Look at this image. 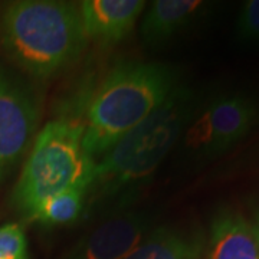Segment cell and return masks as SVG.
Wrapping results in <instances>:
<instances>
[{
	"mask_svg": "<svg viewBox=\"0 0 259 259\" xmlns=\"http://www.w3.org/2000/svg\"><path fill=\"white\" fill-rule=\"evenodd\" d=\"M197 98L177 85L154 111L97 160L87 202L120 207L154 175L196 114Z\"/></svg>",
	"mask_w": 259,
	"mask_h": 259,
	"instance_id": "1",
	"label": "cell"
},
{
	"mask_svg": "<svg viewBox=\"0 0 259 259\" xmlns=\"http://www.w3.org/2000/svg\"><path fill=\"white\" fill-rule=\"evenodd\" d=\"M180 75L161 62L127 61L115 65L97 87L82 121V146L95 161L176 88Z\"/></svg>",
	"mask_w": 259,
	"mask_h": 259,
	"instance_id": "2",
	"label": "cell"
},
{
	"mask_svg": "<svg viewBox=\"0 0 259 259\" xmlns=\"http://www.w3.org/2000/svg\"><path fill=\"white\" fill-rule=\"evenodd\" d=\"M87 35L78 5L59 0H19L0 18V42L22 71L47 79L82 54Z\"/></svg>",
	"mask_w": 259,
	"mask_h": 259,
	"instance_id": "3",
	"label": "cell"
},
{
	"mask_svg": "<svg viewBox=\"0 0 259 259\" xmlns=\"http://www.w3.org/2000/svg\"><path fill=\"white\" fill-rule=\"evenodd\" d=\"M82 121L58 118L39 131L12 194V204L23 218L33 219L55 194L90 189L97 161L82 146Z\"/></svg>",
	"mask_w": 259,
	"mask_h": 259,
	"instance_id": "4",
	"label": "cell"
},
{
	"mask_svg": "<svg viewBox=\"0 0 259 259\" xmlns=\"http://www.w3.org/2000/svg\"><path fill=\"white\" fill-rule=\"evenodd\" d=\"M39 104L28 83L0 64V185L33 144Z\"/></svg>",
	"mask_w": 259,
	"mask_h": 259,
	"instance_id": "5",
	"label": "cell"
},
{
	"mask_svg": "<svg viewBox=\"0 0 259 259\" xmlns=\"http://www.w3.org/2000/svg\"><path fill=\"white\" fill-rule=\"evenodd\" d=\"M153 229L148 213H117L85 236L64 259H125Z\"/></svg>",
	"mask_w": 259,
	"mask_h": 259,
	"instance_id": "6",
	"label": "cell"
},
{
	"mask_svg": "<svg viewBox=\"0 0 259 259\" xmlns=\"http://www.w3.org/2000/svg\"><path fill=\"white\" fill-rule=\"evenodd\" d=\"M212 127L210 158L228 151L249 134L259 121L258 102L248 95L231 94L207 104Z\"/></svg>",
	"mask_w": 259,
	"mask_h": 259,
	"instance_id": "7",
	"label": "cell"
},
{
	"mask_svg": "<svg viewBox=\"0 0 259 259\" xmlns=\"http://www.w3.org/2000/svg\"><path fill=\"white\" fill-rule=\"evenodd\" d=\"M143 0H85L78 5L87 39L102 44L120 42L134 29L141 12Z\"/></svg>",
	"mask_w": 259,
	"mask_h": 259,
	"instance_id": "8",
	"label": "cell"
},
{
	"mask_svg": "<svg viewBox=\"0 0 259 259\" xmlns=\"http://www.w3.org/2000/svg\"><path fill=\"white\" fill-rule=\"evenodd\" d=\"M206 259H259V241L255 226L242 214L219 212L212 221Z\"/></svg>",
	"mask_w": 259,
	"mask_h": 259,
	"instance_id": "9",
	"label": "cell"
},
{
	"mask_svg": "<svg viewBox=\"0 0 259 259\" xmlns=\"http://www.w3.org/2000/svg\"><path fill=\"white\" fill-rule=\"evenodd\" d=\"M204 9L199 0H156L146 10L140 35L148 45L164 44L186 29Z\"/></svg>",
	"mask_w": 259,
	"mask_h": 259,
	"instance_id": "10",
	"label": "cell"
},
{
	"mask_svg": "<svg viewBox=\"0 0 259 259\" xmlns=\"http://www.w3.org/2000/svg\"><path fill=\"white\" fill-rule=\"evenodd\" d=\"M204 248L200 231L160 226L150 232L125 259H203Z\"/></svg>",
	"mask_w": 259,
	"mask_h": 259,
	"instance_id": "11",
	"label": "cell"
},
{
	"mask_svg": "<svg viewBox=\"0 0 259 259\" xmlns=\"http://www.w3.org/2000/svg\"><path fill=\"white\" fill-rule=\"evenodd\" d=\"M87 194V189H71L55 194L39 207L32 221H36L47 228L74 223L82 214Z\"/></svg>",
	"mask_w": 259,
	"mask_h": 259,
	"instance_id": "12",
	"label": "cell"
},
{
	"mask_svg": "<svg viewBox=\"0 0 259 259\" xmlns=\"http://www.w3.org/2000/svg\"><path fill=\"white\" fill-rule=\"evenodd\" d=\"M0 259H29L26 236L18 223L0 226Z\"/></svg>",
	"mask_w": 259,
	"mask_h": 259,
	"instance_id": "13",
	"label": "cell"
},
{
	"mask_svg": "<svg viewBox=\"0 0 259 259\" xmlns=\"http://www.w3.org/2000/svg\"><path fill=\"white\" fill-rule=\"evenodd\" d=\"M236 33L243 42L259 44V0L243 3L236 22Z\"/></svg>",
	"mask_w": 259,
	"mask_h": 259,
	"instance_id": "14",
	"label": "cell"
},
{
	"mask_svg": "<svg viewBox=\"0 0 259 259\" xmlns=\"http://www.w3.org/2000/svg\"><path fill=\"white\" fill-rule=\"evenodd\" d=\"M255 226V231H256V236H258V241H259V216H258V221H256V225H253Z\"/></svg>",
	"mask_w": 259,
	"mask_h": 259,
	"instance_id": "15",
	"label": "cell"
}]
</instances>
